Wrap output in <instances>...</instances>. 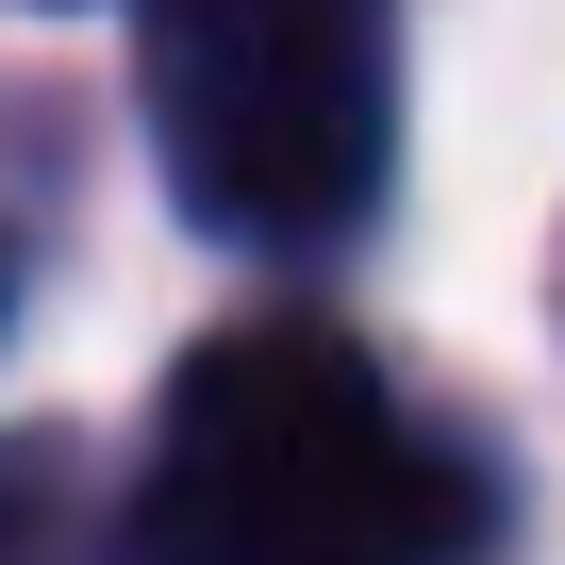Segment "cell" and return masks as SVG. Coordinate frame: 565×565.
<instances>
[{
  "mask_svg": "<svg viewBox=\"0 0 565 565\" xmlns=\"http://www.w3.org/2000/svg\"><path fill=\"white\" fill-rule=\"evenodd\" d=\"M482 532H499V482L333 317L200 333L134 482L150 565H482Z\"/></svg>",
  "mask_w": 565,
  "mask_h": 565,
  "instance_id": "6da1fadb",
  "label": "cell"
},
{
  "mask_svg": "<svg viewBox=\"0 0 565 565\" xmlns=\"http://www.w3.org/2000/svg\"><path fill=\"white\" fill-rule=\"evenodd\" d=\"M150 150L233 249H317L399 167V0H150Z\"/></svg>",
  "mask_w": 565,
  "mask_h": 565,
  "instance_id": "7a4b0ae2",
  "label": "cell"
}]
</instances>
